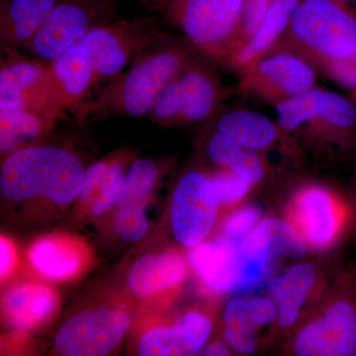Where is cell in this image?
I'll use <instances>...</instances> for the list:
<instances>
[{
    "label": "cell",
    "instance_id": "6da1fadb",
    "mask_svg": "<svg viewBox=\"0 0 356 356\" xmlns=\"http://www.w3.org/2000/svg\"><path fill=\"white\" fill-rule=\"evenodd\" d=\"M195 50L184 38L163 34L111 79L76 117L84 124L111 117L147 116L163 88L180 74Z\"/></svg>",
    "mask_w": 356,
    "mask_h": 356
},
{
    "label": "cell",
    "instance_id": "7a4b0ae2",
    "mask_svg": "<svg viewBox=\"0 0 356 356\" xmlns=\"http://www.w3.org/2000/svg\"><path fill=\"white\" fill-rule=\"evenodd\" d=\"M86 172L83 161L63 147H25L2 159L0 193L7 202L64 207L79 198Z\"/></svg>",
    "mask_w": 356,
    "mask_h": 356
},
{
    "label": "cell",
    "instance_id": "3957f363",
    "mask_svg": "<svg viewBox=\"0 0 356 356\" xmlns=\"http://www.w3.org/2000/svg\"><path fill=\"white\" fill-rule=\"evenodd\" d=\"M278 47L318 69L350 57L356 53V13L337 0H301Z\"/></svg>",
    "mask_w": 356,
    "mask_h": 356
},
{
    "label": "cell",
    "instance_id": "277c9868",
    "mask_svg": "<svg viewBox=\"0 0 356 356\" xmlns=\"http://www.w3.org/2000/svg\"><path fill=\"white\" fill-rule=\"evenodd\" d=\"M289 353L298 356H356V273L344 271L317 310L297 325Z\"/></svg>",
    "mask_w": 356,
    "mask_h": 356
},
{
    "label": "cell",
    "instance_id": "5b68a950",
    "mask_svg": "<svg viewBox=\"0 0 356 356\" xmlns=\"http://www.w3.org/2000/svg\"><path fill=\"white\" fill-rule=\"evenodd\" d=\"M163 13L195 51L216 64L242 41L245 0H170Z\"/></svg>",
    "mask_w": 356,
    "mask_h": 356
},
{
    "label": "cell",
    "instance_id": "8992f818",
    "mask_svg": "<svg viewBox=\"0 0 356 356\" xmlns=\"http://www.w3.org/2000/svg\"><path fill=\"white\" fill-rule=\"evenodd\" d=\"M274 108L287 138L302 133L346 151L356 145V104L348 96L316 86Z\"/></svg>",
    "mask_w": 356,
    "mask_h": 356
},
{
    "label": "cell",
    "instance_id": "52a82bcc",
    "mask_svg": "<svg viewBox=\"0 0 356 356\" xmlns=\"http://www.w3.org/2000/svg\"><path fill=\"white\" fill-rule=\"evenodd\" d=\"M216 63L194 51L184 70L163 88L156 103L159 116L172 126L209 120L229 90L218 76Z\"/></svg>",
    "mask_w": 356,
    "mask_h": 356
},
{
    "label": "cell",
    "instance_id": "ba28073f",
    "mask_svg": "<svg viewBox=\"0 0 356 356\" xmlns=\"http://www.w3.org/2000/svg\"><path fill=\"white\" fill-rule=\"evenodd\" d=\"M317 67L290 49H274L238 72L236 92L273 106L316 88Z\"/></svg>",
    "mask_w": 356,
    "mask_h": 356
},
{
    "label": "cell",
    "instance_id": "9c48e42d",
    "mask_svg": "<svg viewBox=\"0 0 356 356\" xmlns=\"http://www.w3.org/2000/svg\"><path fill=\"white\" fill-rule=\"evenodd\" d=\"M353 212L350 204L330 187L302 185L293 193L287 219L298 229L313 252H327L343 238Z\"/></svg>",
    "mask_w": 356,
    "mask_h": 356
},
{
    "label": "cell",
    "instance_id": "30bf717a",
    "mask_svg": "<svg viewBox=\"0 0 356 356\" xmlns=\"http://www.w3.org/2000/svg\"><path fill=\"white\" fill-rule=\"evenodd\" d=\"M1 49L0 104L22 107L57 121L67 119L58 102L50 65L18 49Z\"/></svg>",
    "mask_w": 356,
    "mask_h": 356
},
{
    "label": "cell",
    "instance_id": "8fae6325",
    "mask_svg": "<svg viewBox=\"0 0 356 356\" xmlns=\"http://www.w3.org/2000/svg\"><path fill=\"white\" fill-rule=\"evenodd\" d=\"M113 18L109 0H60L24 50L50 64L93 28Z\"/></svg>",
    "mask_w": 356,
    "mask_h": 356
},
{
    "label": "cell",
    "instance_id": "7c38bea8",
    "mask_svg": "<svg viewBox=\"0 0 356 356\" xmlns=\"http://www.w3.org/2000/svg\"><path fill=\"white\" fill-rule=\"evenodd\" d=\"M163 34L153 18L110 21L93 28L81 42L90 51L96 83L118 76Z\"/></svg>",
    "mask_w": 356,
    "mask_h": 356
},
{
    "label": "cell",
    "instance_id": "4fadbf2b",
    "mask_svg": "<svg viewBox=\"0 0 356 356\" xmlns=\"http://www.w3.org/2000/svg\"><path fill=\"white\" fill-rule=\"evenodd\" d=\"M132 324L121 307L100 306L79 312L58 327L54 346L64 356H104L123 341Z\"/></svg>",
    "mask_w": 356,
    "mask_h": 356
},
{
    "label": "cell",
    "instance_id": "5bb4252c",
    "mask_svg": "<svg viewBox=\"0 0 356 356\" xmlns=\"http://www.w3.org/2000/svg\"><path fill=\"white\" fill-rule=\"evenodd\" d=\"M220 209L211 175L200 170L185 172L175 184L170 202L175 240L188 250L208 240L216 228Z\"/></svg>",
    "mask_w": 356,
    "mask_h": 356
},
{
    "label": "cell",
    "instance_id": "9a60e30c",
    "mask_svg": "<svg viewBox=\"0 0 356 356\" xmlns=\"http://www.w3.org/2000/svg\"><path fill=\"white\" fill-rule=\"evenodd\" d=\"M187 261L203 291L210 296L242 292L247 261L236 243L217 236L189 248Z\"/></svg>",
    "mask_w": 356,
    "mask_h": 356
},
{
    "label": "cell",
    "instance_id": "2e32d148",
    "mask_svg": "<svg viewBox=\"0 0 356 356\" xmlns=\"http://www.w3.org/2000/svg\"><path fill=\"white\" fill-rule=\"evenodd\" d=\"M161 168L156 161L137 159L129 168L115 205V232L125 242L140 240L149 229L146 208L159 177Z\"/></svg>",
    "mask_w": 356,
    "mask_h": 356
},
{
    "label": "cell",
    "instance_id": "e0dca14e",
    "mask_svg": "<svg viewBox=\"0 0 356 356\" xmlns=\"http://www.w3.org/2000/svg\"><path fill=\"white\" fill-rule=\"evenodd\" d=\"M213 321L197 310L185 312L170 325H156L147 330L138 343L143 356L191 355L200 353L209 341Z\"/></svg>",
    "mask_w": 356,
    "mask_h": 356
},
{
    "label": "cell",
    "instance_id": "ac0fdd59",
    "mask_svg": "<svg viewBox=\"0 0 356 356\" xmlns=\"http://www.w3.org/2000/svg\"><path fill=\"white\" fill-rule=\"evenodd\" d=\"M189 270L187 257L177 250L149 254L131 267L127 284L134 296L139 299L170 296L180 289Z\"/></svg>",
    "mask_w": 356,
    "mask_h": 356
},
{
    "label": "cell",
    "instance_id": "d6986e66",
    "mask_svg": "<svg viewBox=\"0 0 356 356\" xmlns=\"http://www.w3.org/2000/svg\"><path fill=\"white\" fill-rule=\"evenodd\" d=\"M49 65L60 107L76 117L91 99V88L96 83L90 51L79 42Z\"/></svg>",
    "mask_w": 356,
    "mask_h": 356
},
{
    "label": "cell",
    "instance_id": "ffe728a7",
    "mask_svg": "<svg viewBox=\"0 0 356 356\" xmlns=\"http://www.w3.org/2000/svg\"><path fill=\"white\" fill-rule=\"evenodd\" d=\"M238 247L245 259L259 262L275 261L278 257L303 259L310 250L298 229L287 218L274 216L262 218Z\"/></svg>",
    "mask_w": 356,
    "mask_h": 356
},
{
    "label": "cell",
    "instance_id": "44dd1931",
    "mask_svg": "<svg viewBox=\"0 0 356 356\" xmlns=\"http://www.w3.org/2000/svg\"><path fill=\"white\" fill-rule=\"evenodd\" d=\"M320 273L310 262L288 267L269 283V296L278 309L277 325L282 331L296 327L309 300L317 289Z\"/></svg>",
    "mask_w": 356,
    "mask_h": 356
},
{
    "label": "cell",
    "instance_id": "7402d4cb",
    "mask_svg": "<svg viewBox=\"0 0 356 356\" xmlns=\"http://www.w3.org/2000/svg\"><path fill=\"white\" fill-rule=\"evenodd\" d=\"M301 0H271L261 24L222 65L238 72L277 48Z\"/></svg>",
    "mask_w": 356,
    "mask_h": 356
},
{
    "label": "cell",
    "instance_id": "603a6c76",
    "mask_svg": "<svg viewBox=\"0 0 356 356\" xmlns=\"http://www.w3.org/2000/svg\"><path fill=\"white\" fill-rule=\"evenodd\" d=\"M30 264L47 280L67 281L83 273L88 261L83 243L64 235L43 236L28 252Z\"/></svg>",
    "mask_w": 356,
    "mask_h": 356
},
{
    "label": "cell",
    "instance_id": "cb8c5ba5",
    "mask_svg": "<svg viewBox=\"0 0 356 356\" xmlns=\"http://www.w3.org/2000/svg\"><path fill=\"white\" fill-rule=\"evenodd\" d=\"M58 307V297L55 290L40 283L14 285L2 298L4 318L11 327L19 331L43 325L57 312Z\"/></svg>",
    "mask_w": 356,
    "mask_h": 356
},
{
    "label": "cell",
    "instance_id": "d4e9b609",
    "mask_svg": "<svg viewBox=\"0 0 356 356\" xmlns=\"http://www.w3.org/2000/svg\"><path fill=\"white\" fill-rule=\"evenodd\" d=\"M217 115L215 130L229 136L248 151L264 154L287 138L277 122L252 110L233 109Z\"/></svg>",
    "mask_w": 356,
    "mask_h": 356
},
{
    "label": "cell",
    "instance_id": "484cf974",
    "mask_svg": "<svg viewBox=\"0 0 356 356\" xmlns=\"http://www.w3.org/2000/svg\"><path fill=\"white\" fill-rule=\"evenodd\" d=\"M60 0L0 1V41L8 48H24Z\"/></svg>",
    "mask_w": 356,
    "mask_h": 356
},
{
    "label": "cell",
    "instance_id": "4316f807",
    "mask_svg": "<svg viewBox=\"0 0 356 356\" xmlns=\"http://www.w3.org/2000/svg\"><path fill=\"white\" fill-rule=\"evenodd\" d=\"M55 119L19 106L0 104V152L2 158L25 147L37 146L51 132Z\"/></svg>",
    "mask_w": 356,
    "mask_h": 356
},
{
    "label": "cell",
    "instance_id": "83f0119b",
    "mask_svg": "<svg viewBox=\"0 0 356 356\" xmlns=\"http://www.w3.org/2000/svg\"><path fill=\"white\" fill-rule=\"evenodd\" d=\"M222 337L233 353L252 355L259 346V329L248 315V298L229 300L222 313Z\"/></svg>",
    "mask_w": 356,
    "mask_h": 356
},
{
    "label": "cell",
    "instance_id": "f1b7e54d",
    "mask_svg": "<svg viewBox=\"0 0 356 356\" xmlns=\"http://www.w3.org/2000/svg\"><path fill=\"white\" fill-rule=\"evenodd\" d=\"M129 159L126 153L110 156L108 168L103 175L97 193L90 203L92 216H102L116 205L124 179L127 175L126 166Z\"/></svg>",
    "mask_w": 356,
    "mask_h": 356
},
{
    "label": "cell",
    "instance_id": "f546056e",
    "mask_svg": "<svg viewBox=\"0 0 356 356\" xmlns=\"http://www.w3.org/2000/svg\"><path fill=\"white\" fill-rule=\"evenodd\" d=\"M264 217V208L259 203L243 202L222 220L218 236L238 245Z\"/></svg>",
    "mask_w": 356,
    "mask_h": 356
},
{
    "label": "cell",
    "instance_id": "4dcf8cb0",
    "mask_svg": "<svg viewBox=\"0 0 356 356\" xmlns=\"http://www.w3.org/2000/svg\"><path fill=\"white\" fill-rule=\"evenodd\" d=\"M211 182L221 209L231 210L240 205L252 189L247 182L226 168H218L213 172Z\"/></svg>",
    "mask_w": 356,
    "mask_h": 356
},
{
    "label": "cell",
    "instance_id": "1f68e13d",
    "mask_svg": "<svg viewBox=\"0 0 356 356\" xmlns=\"http://www.w3.org/2000/svg\"><path fill=\"white\" fill-rule=\"evenodd\" d=\"M228 170L252 188L261 184L268 172L264 154L245 149L240 152Z\"/></svg>",
    "mask_w": 356,
    "mask_h": 356
},
{
    "label": "cell",
    "instance_id": "d6a6232c",
    "mask_svg": "<svg viewBox=\"0 0 356 356\" xmlns=\"http://www.w3.org/2000/svg\"><path fill=\"white\" fill-rule=\"evenodd\" d=\"M242 149L243 147L229 136L215 130L207 140L206 154L213 165L228 170Z\"/></svg>",
    "mask_w": 356,
    "mask_h": 356
},
{
    "label": "cell",
    "instance_id": "836d02e7",
    "mask_svg": "<svg viewBox=\"0 0 356 356\" xmlns=\"http://www.w3.org/2000/svg\"><path fill=\"white\" fill-rule=\"evenodd\" d=\"M321 70L332 81L346 89L348 97L356 104V53L350 57L330 63Z\"/></svg>",
    "mask_w": 356,
    "mask_h": 356
},
{
    "label": "cell",
    "instance_id": "e575fe53",
    "mask_svg": "<svg viewBox=\"0 0 356 356\" xmlns=\"http://www.w3.org/2000/svg\"><path fill=\"white\" fill-rule=\"evenodd\" d=\"M248 315L257 329L277 324L278 309L270 296L248 298Z\"/></svg>",
    "mask_w": 356,
    "mask_h": 356
},
{
    "label": "cell",
    "instance_id": "d590c367",
    "mask_svg": "<svg viewBox=\"0 0 356 356\" xmlns=\"http://www.w3.org/2000/svg\"><path fill=\"white\" fill-rule=\"evenodd\" d=\"M110 161L109 158L97 161L89 166L86 170L83 187H81V193H79V202L83 204H90L97 193L99 185L102 184L103 175L108 168Z\"/></svg>",
    "mask_w": 356,
    "mask_h": 356
},
{
    "label": "cell",
    "instance_id": "8d00e7d4",
    "mask_svg": "<svg viewBox=\"0 0 356 356\" xmlns=\"http://www.w3.org/2000/svg\"><path fill=\"white\" fill-rule=\"evenodd\" d=\"M17 261V254L13 243L2 236L0 240V275L3 281L13 273Z\"/></svg>",
    "mask_w": 356,
    "mask_h": 356
},
{
    "label": "cell",
    "instance_id": "74e56055",
    "mask_svg": "<svg viewBox=\"0 0 356 356\" xmlns=\"http://www.w3.org/2000/svg\"><path fill=\"white\" fill-rule=\"evenodd\" d=\"M202 351L204 355L226 356L233 355L232 353L233 350H232V348H229V344L226 343L225 339H222V341L217 339V341L208 343Z\"/></svg>",
    "mask_w": 356,
    "mask_h": 356
},
{
    "label": "cell",
    "instance_id": "f35d334b",
    "mask_svg": "<svg viewBox=\"0 0 356 356\" xmlns=\"http://www.w3.org/2000/svg\"><path fill=\"white\" fill-rule=\"evenodd\" d=\"M144 1L154 9L165 11V7L168 6L170 0H144Z\"/></svg>",
    "mask_w": 356,
    "mask_h": 356
},
{
    "label": "cell",
    "instance_id": "ab89813d",
    "mask_svg": "<svg viewBox=\"0 0 356 356\" xmlns=\"http://www.w3.org/2000/svg\"><path fill=\"white\" fill-rule=\"evenodd\" d=\"M337 1L341 2L343 6L348 7L350 10L356 13V0H337Z\"/></svg>",
    "mask_w": 356,
    "mask_h": 356
},
{
    "label": "cell",
    "instance_id": "60d3db41",
    "mask_svg": "<svg viewBox=\"0 0 356 356\" xmlns=\"http://www.w3.org/2000/svg\"><path fill=\"white\" fill-rule=\"evenodd\" d=\"M355 201H356V173H355ZM356 204V202H355Z\"/></svg>",
    "mask_w": 356,
    "mask_h": 356
},
{
    "label": "cell",
    "instance_id": "b9f144b4",
    "mask_svg": "<svg viewBox=\"0 0 356 356\" xmlns=\"http://www.w3.org/2000/svg\"><path fill=\"white\" fill-rule=\"evenodd\" d=\"M0 1H3V0H0Z\"/></svg>",
    "mask_w": 356,
    "mask_h": 356
},
{
    "label": "cell",
    "instance_id": "7bdbcfd3",
    "mask_svg": "<svg viewBox=\"0 0 356 356\" xmlns=\"http://www.w3.org/2000/svg\"><path fill=\"white\" fill-rule=\"evenodd\" d=\"M109 1H112V0H109Z\"/></svg>",
    "mask_w": 356,
    "mask_h": 356
}]
</instances>
